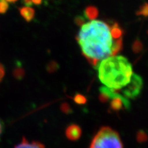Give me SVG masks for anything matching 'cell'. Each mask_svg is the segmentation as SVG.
<instances>
[{
    "label": "cell",
    "mask_w": 148,
    "mask_h": 148,
    "mask_svg": "<svg viewBox=\"0 0 148 148\" xmlns=\"http://www.w3.org/2000/svg\"><path fill=\"white\" fill-rule=\"evenodd\" d=\"M32 3L36 5H40L42 3V0H32Z\"/></svg>",
    "instance_id": "obj_22"
},
{
    "label": "cell",
    "mask_w": 148,
    "mask_h": 148,
    "mask_svg": "<svg viewBox=\"0 0 148 148\" xmlns=\"http://www.w3.org/2000/svg\"><path fill=\"white\" fill-rule=\"evenodd\" d=\"M13 75L17 79H21L25 76V70L22 66H16L13 71Z\"/></svg>",
    "instance_id": "obj_15"
},
{
    "label": "cell",
    "mask_w": 148,
    "mask_h": 148,
    "mask_svg": "<svg viewBox=\"0 0 148 148\" xmlns=\"http://www.w3.org/2000/svg\"><path fill=\"white\" fill-rule=\"evenodd\" d=\"M22 2L27 7H31L33 4L32 0H22Z\"/></svg>",
    "instance_id": "obj_21"
},
{
    "label": "cell",
    "mask_w": 148,
    "mask_h": 148,
    "mask_svg": "<svg viewBox=\"0 0 148 148\" xmlns=\"http://www.w3.org/2000/svg\"><path fill=\"white\" fill-rule=\"evenodd\" d=\"M84 15L86 19L93 21L99 15V10L94 5H88L84 10Z\"/></svg>",
    "instance_id": "obj_7"
},
{
    "label": "cell",
    "mask_w": 148,
    "mask_h": 148,
    "mask_svg": "<svg viewBox=\"0 0 148 148\" xmlns=\"http://www.w3.org/2000/svg\"><path fill=\"white\" fill-rule=\"evenodd\" d=\"M4 75H5L4 68H3L2 64L0 63V82H1V79H3V76H4Z\"/></svg>",
    "instance_id": "obj_20"
},
{
    "label": "cell",
    "mask_w": 148,
    "mask_h": 148,
    "mask_svg": "<svg viewBox=\"0 0 148 148\" xmlns=\"http://www.w3.org/2000/svg\"><path fill=\"white\" fill-rule=\"evenodd\" d=\"M89 148H123L120 136L110 127H102L92 138Z\"/></svg>",
    "instance_id": "obj_3"
},
{
    "label": "cell",
    "mask_w": 148,
    "mask_h": 148,
    "mask_svg": "<svg viewBox=\"0 0 148 148\" xmlns=\"http://www.w3.org/2000/svg\"><path fill=\"white\" fill-rule=\"evenodd\" d=\"M143 81L139 75L133 73L130 82L122 90L123 97L127 99H136L143 89Z\"/></svg>",
    "instance_id": "obj_4"
},
{
    "label": "cell",
    "mask_w": 148,
    "mask_h": 148,
    "mask_svg": "<svg viewBox=\"0 0 148 148\" xmlns=\"http://www.w3.org/2000/svg\"><path fill=\"white\" fill-rule=\"evenodd\" d=\"M85 22H86V18L82 15H77L74 18V23L79 27H82L84 24L86 23Z\"/></svg>",
    "instance_id": "obj_17"
},
{
    "label": "cell",
    "mask_w": 148,
    "mask_h": 148,
    "mask_svg": "<svg viewBox=\"0 0 148 148\" xmlns=\"http://www.w3.org/2000/svg\"><path fill=\"white\" fill-rule=\"evenodd\" d=\"M137 16H143L144 17H148V3L145 2L143 3L136 12Z\"/></svg>",
    "instance_id": "obj_13"
},
{
    "label": "cell",
    "mask_w": 148,
    "mask_h": 148,
    "mask_svg": "<svg viewBox=\"0 0 148 148\" xmlns=\"http://www.w3.org/2000/svg\"><path fill=\"white\" fill-rule=\"evenodd\" d=\"M61 110L63 111L64 112H65V113H69L71 111V108L68 103H63L61 105Z\"/></svg>",
    "instance_id": "obj_19"
},
{
    "label": "cell",
    "mask_w": 148,
    "mask_h": 148,
    "mask_svg": "<svg viewBox=\"0 0 148 148\" xmlns=\"http://www.w3.org/2000/svg\"><path fill=\"white\" fill-rule=\"evenodd\" d=\"M136 139L139 143H144L148 140V136L145 131L140 130L138 131L136 135Z\"/></svg>",
    "instance_id": "obj_16"
},
{
    "label": "cell",
    "mask_w": 148,
    "mask_h": 148,
    "mask_svg": "<svg viewBox=\"0 0 148 148\" xmlns=\"http://www.w3.org/2000/svg\"><path fill=\"white\" fill-rule=\"evenodd\" d=\"M147 33H148V31H147Z\"/></svg>",
    "instance_id": "obj_25"
},
{
    "label": "cell",
    "mask_w": 148,
    "mask_h": 148,
    "mask_svg": "<svg viewBox=\"0 0 148 148\" xmlns=\"http://www.w3.org/2000/svg\"><path fill=\"white\" fill-rule=\"evenodd\" d=\"M123 38H119L118 39H115V40L112 42V48H111V55L110 56H116L117 53L121 52L123 49Z\"/></svg>",
    "instance_id": "obj_10"
},
{
    "label": "cell",
    "mask_w": 148,
    "mask_h": 148,
    "mask_svg": "<svg viewBox=\"0 0 148 148\" xmlns=\"http://www.w3.org/2000/svg\"><path fill=\"white\" fill-rule=\"evenodd\" d=\"M60 69V65L56 61L51 60L48 62L47 66H46V70L48 73H53L56 72Z\"/></svg>",
    "instance_id": "obj_11"
},
{
    "label": "cell",
    "mask_w": 148,
    "mask_h": 148,
    "mask_svg": "<svg viewBox=\"0 0 148 148\" xmlns=\"http://www.w3.org/2000/svg\"><path fill=\"white\" fill-rule=\"evenodd\" d=\"M19 12L22 17L26 22H30L34 19L35 16V10L31 7L23 6L19 8Z\"/></svg>",
    "instance_id": "obj_6"
},
{
    "label": "cell",
    "mask_w": 148,
    "mask_h": 148,
    "mask_svg": "<svg viewBox=\"0 0 148 148\" xmlns=\"http://www.w3.org/2000/svg\"><path fill=\"white\" fill-rule=\"evenodd\" d=\"M133 74L132 64L122 56L104 58L98 64V77L105 86L118 90L128 84Z\"/></svg>",
    "instance_id": "obj_2"
},
{
    "label": "cell",
    "mask_w": 148,
    "mask_h": 148,
    "mask_svg": "<svg viewBox=\"0 0 148 148\" xmlns=\"http://www.w3.org/2000/svg\"><path fill=\"white\" fill-rule=\"evenodd\" d=\"M73 101H75V103H76L77 104L82 105L85 104L87 102V99L85 97L84 95H83L82 94L80 93H76L73 97Z\"/></svg>",
    "instance_id": "obj_14"
},
{
    "label": "cell",
    "mask_w": 148,
    "mask_h": 148,
    "mask_svg": "<svg viewBox=\"0 0 148 148\" xmlns=\"http://www.w3.org/2000/svg\"><path fill=\"white\" fill-rule=\"evenodd\" d=\"M9 8L8 3L5 0H0V14H4Z\"/></svg>",
    "instance_id": "obj_18"
},
{
    "label": "cell",
    "mask_w": 148,
    "mask_h": 148,
    "mask_svg": "<svg viewBox=\"0 0 148 148\" xmlns=\"http://www.w3.org/2000/svg\"><path fill=\"white\" fill-rule=\"evenodd\" d=\"M110 32L112 38H114V39L121 38L123 33H124L123 29L119 26V25L116 22H114L110 27Z\"/></svg>",
    "instance_id": "obj_9"
},
{
    "label": "cell",
    "mask_w": 148,
    "mask_h": 148,
    "mask_svg": "<svg viewBox=\"0 0 148 148\" xmlns=\"http://www.w3.org/2000/svg\"><path fill=\"white\" fill-rule=\"evenodd\" d=\"M143 49V42L140 41L139 38H136V40L133 42L132 45V50L134 53H139L141 52Z\"/></svg>",
    "instance_id": "obj_12"
},
{
    "label": "cell",
    "mask_w": 148,
    "mask_h": 148,
    "mask_svg": "<svg viewBox=\"0 0 148 148\" xmlns=\"http://www.w3.org/2000/svg\"><path fill=\"white\" fill-rule=\"evenodd\" d=\"M14 148H45L44 145L38 141H29L23 138L19 144Z\"/></svg>",
    "instance_id": "obj_8"
},
{
    "label": "cell",
    "mask_w": 148,
    "mask_h": 148,
    "mask_svg": "<svg viewBox=\"0 0 148 148\" xmlns=\"http://www.w3.org/2000/svg\"><path fill=\"white\" fill-rule=\"evenodd\" d=\"M2 131H3V125L2 123H1V122L0 121V134H1Z\"/></svg>",
    "instance_id": "obj_24"
},
{
    "label": "cell",
    "mask_w": 148,
    "mask_h": 148,
    "mask_svg": "<svg viewBox=\"0 0 148 148\" xmlns=\"http://www.w3.org/2000/svg\"><path fill=\"white\" fill-rule=\"evenodd\" d=\"M76 40L82 54L95 68H97L99 61L110 56L113 41L110 26L106 22L93 20L84 24Z\"/></svg>",
    "instance_id": "obj_1"
},
{
    "label": "cell",
    "mask_w": 148,
    "mask_h": 148,
    "mask_svg": "<svg viewBox=\"0 0 148 148\" xmlns=\"http://www.w3.org/2000/svg\"><path fill=\"white\" fill-rule=\"evenodd\" d=\"M66 138L71 140H77L81 137L82 130L76 124H71L66 127L65 131Z\"/></svg>",
    "instance_id": "obj_5"
},
{
    "label": "cell",
    "mask_w": 148,
    "mask_h": 148,
    "mask_svg": "<svg viewBox=\"0 0 148 148\" xmlns=\"http://www.w3.org/2000/svg\"><path fill=\"white\" fill-rule=\"evenodd\" d=\"M5 1H7V2H9V3H14L16 2V1H18V0H5Z\"/></svg>",
    "instance_id": "obj_23"
}]
</instances>
